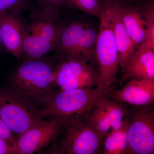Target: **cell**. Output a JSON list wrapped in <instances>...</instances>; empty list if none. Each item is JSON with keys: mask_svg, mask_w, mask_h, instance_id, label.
<instances>
[{"mask_svg": "<svg viewBox=\"0 0 154 154\" xmlns=\"http://www.w3.org/2000/svg\"><path fill=\"white\" fill-rule=\"evenodd\" d=\"M63 27L52 6L36 11L26 24L23 54L29 59H40L55 50Z\"/></svg>", "mask_w": 154, "mask_h": 154, "instance_id": "1", "label": "cell"}, {"mask_svg": "<svg viewBox=\"0 0 154 154\" xmlns=\"http://www.w3.org/2000/svg\"><path fill=\"white\" fill-rule=\"evenodd\" d=\"M11 82L17 94L41 103L55 86V67L39 59H30L17 67Z\"/></svg>", "mask_w": 154, "mask_h": 154, "instance_id": "2", "label": "cell"}, {"mask_svg": "<svg viewBox=\"0 0 154 154\" xmlns=\"http://www.w3.org/2000/svg\"><path fill=\"white\" fill-rule=\"evenodd\" d=\"M110 91L104 88L74 89L53 92L41 102L43 118L85 116L97 101L107 96Z\"/></svg>", "mask_w": 154, "mask_h": 154, "instance_id": "3", "label": "cell"}, {"mask_svg": "<svg viewBox=\"0 0 154 154\" xmlns=\"http://www.w3.org/2000/svg\"><path fill=\"white\" fill-rule=\"evenodd\" d=\"M95 59L99 68L97 87L111 91L119 66L118 50L110 19V3L102 5Z\"/></svg>", "mask_w": 154, "mask_h": 154, "instance_id": "4", "label": "cell"}, {"mask_svg": "<svg viewBox=\"0 0 154 154\" xmlns=\"http://www.w3.org/2000/svg\"><path fill=\"white\" fill-rule=\"evenodd\" d=\"M0 117L17 139L44 119L30 101L6 90H0Z\"/></svg>", "mask_w": 154, "mask_h": 154, "instance_id": "5", "label": "cell"}, {"mask_svg": "<svg viewBox=\"0 0 154 154\" xmlns=\"http://www.w3.org/2000/svg\"><path fill=\"white\" fill-rule=\"evenodd\" d=\"M63 127L64 135L54 154L99 153L103 139L86 122L84 116L67 117Z\"/></svg>", "mask_w": 154, "mask_h": 154, "instance_id": "6", "label": "cell"}, {"mask_svg": "<svg viewBox=\"0 0 154 154\" xmlns=\"http://www.w3.org/2000/svg\"><path fill=\"white\" fill-rule=\"evenodd\" d=\"M91 62L82 57H62L55 67V86L60 90L96 88L99 71Z\"/></svg>", "mask_w": 154, "mask_h": 154, "instance_id": "7", "label": "cell"}, {"mask_svg": "<svg viewBox=\"0 0 154 154\" xmlns=\"http://www.w3.org/2000/svg\"><path fill=\"white\" fill-rule=\"evenodd\" d=\"M107 96L99 99L84 118L87 123L104 139L121 127L127 110L122 102L110 100Z\"/></svg>", "mask_w": 154, "mask_h": 154, "instance_id": "8", "label": "cell"}, {"mask_svg": "<svg viewBox=\"0 0 154 154\" xmlns=\"http://www.w3.org/2000/svg\"><path fill=\"white\" fill-rule=\"evenodd\" d=\"M44 119L21 134L14 147L16 154H32L40 152L57 137L66 118Z\"/></svg>", "mask_w": 154, "mask_h": 154, "instance_id": "9", "label": "cell"}, {"mask_svg": "<svg viewBox=\"0 0 154 154\" xmlns=\"http://www.w3.org/2000/svg\"><path fill=\"white\" fill-rule=\"evenodd\" d=\"M128 154L154 153V112L149 107L138 110L129 120Z\"/></svg>", "mask_w": 154, "mask_h": 154, "instance_id": "10", "label": "cell"}, {"mask_svg": "<svg viewBox=\"0 0 154 154\" xmlns=\"http://www.w3.org/2000/svg\"><path fill=\"white\" fill-rule=\"evenodd\" d=\"M26 24L19 13L0 14V26L3 46L6 52L20 60L24 54L23 44Z\"/></svg>", "mask_w": 154, "mask_h": 154, "instance_id": "11", "label": "cell"}, {"mask_svg": "<svg viewBox=\"0 0 154 154\" xmlns=\"http://www.w3.org/2000/svg\"><path fill=\"white\" fill-rule=\"evenodd\" d=\"M110 96L112 100L135 106L150 105L154 102V80L132 78Z\"/></svg>", "mask_w": 154, "mask_h": 154, "instance_id": "12", "label": "cell"}, {"mask_svg": "<svg viewBox=\"0 0 154 154\" xmlns=\"http://www.w3.org/2000/svg\"><path fill=\"white\" fill-rule=\"evenodd\" d=\"M110 19L118 50L119 66L123 70L137 47L129 37L122 22L121 6L110 3Z\"/></svg>", "mask_w": 154, "mask_h": 154, "instance_id": "13", "label": "cell"}, {"mask_svg": "<svg viewBox=\"0 0 154 154\" xmlns=\"http://www.w3.org/2000/svg\"><path fill=\"white\" fill-rule=\"evenodd\" d=\"M123 71L122 85L132 78L154 80V50L139 46Z\"/></svg>", "mask_w": 154, "mask_h": 154, "instance_id": "14", "label": "cell"}, {"mask_svg": "<svg viewBox=\"0 0 154 154\" xmlns=\"http://www.w3.org/2000/svg\"><path fill=\"white\" fill-rule=\"evenodd\" d=\"M87 27L76 22L63 27L55 48L62 57H75L80 36Z\"/></svg>", "mask_w": 154, "mask_h": 154, "instance_id": "15", "label": "cell"}, {"mask_svg": "<svg viewBox=\"0 0 154 154\" xmlns=\"http://www.w3.org/2000/svg\"><path fill=\"white\" fill-rule=\"evenodd\" d=\"M121 13L127 32L137 47H138L145 37L146 23L142 14L134 9L122 6Z\"/></svg>", "mask_w": 154, "mask_h": 154, "instance_id": "16", "label": "cell"}, {"mask_svg": "<svg viewBox=\"0 0 154 154\" xmlns=\"http://www.w3.org/2000/svg\"><path fill=\"white\" fill-rule=\"evenodd\" d=\"M129 119L125 118L119 129L110 133L105 137L103 142V154H126L128 153V130Z\"/></svg>", "mask_w": 154, "mask_h": 154, "instance_id": "17", "label": "cell"}, {"mask_svg": "<svg viewBox=\"0 0 154 154\" xmlns=\"http://www.w3.org/2000/svg\"><path fill=\"white\" fill-rule=\"evenodd\" d=\"M97 35L94 29L86 27L80 36L75 57L84 58L92 62L96 61L95 50Z\"/></svg>", "mask_w": 154, "mask_h": 154, "instance_id": "18", "label": "cell"}, {"mask_svg": "<svg viewBox=\"0 0 154 154\" xmlns=\"http://www.w3.org/2000/svg\"><path fill=\"white\" fill-rule=\"evenodd\" d=\"M145 21V37L139 46L146 49L154 50V8L149 5L143 10L142 14Z\"/></svg>", "mask_w": 154, "mask_h": 154, "instance_id": "19", "label": "cell"}, {"mask_svg": "<svg viewBox=\"0 0 154 154\" xmlns=\"http://www.w3.org/2000/svg\"><path fill=\"white\" fill-rule=\"evenodd\" d=\"M71 2L86 14L99 18L102 12V5L98 0H69Z\"/></svg>", "mask_w": 154, "mask_h": 154, "instance_id": "20", "label": "cell"}, {"mask_svg": "<svg viewBox=\"0 0 154 154\" xmlns=\"http://www.w3.org/2000/svg\"><path fill=\"white\" fill-rule=\"evenodd\" d=\"M25 0H0V14L19 13L24 8Z\"/></svg>", "mask_w": 154, "mask_h": 154, "instance_id": "21", "label": "cell"}, {"mask_svg": "<svg viewBox=\"0 0 154 154\" xmlns=\"http://www.w3.org/2000/svg\"><path fill=\"white\" fill-rule=\"evenodd\" d=\"M0 139L5 141L11 146L14 147L16 145L17 138L14 133L11 131L10 128L4 122L0 117Z\"/></svg>", "mask_w": 154, "mask_h": 154, "instance_id": "22", "label": "cell"}, {"mask_svg": "<svg viewBox=\"0 0 154 154\" xmlns=\"http://www.w3.org/2000/svg\"><path fill=\"white\" fill-rule=\"evenodd\" d=\"M16 154L14 148L7 143L5 141L0 139V154Z\"/></svg>", "mask_w": 154, "mask_h": 154, "instance_id": "23", "label": "cell"}, {"mask_svg": "<svg viewBox=\"0 0 154 154\" xmlns=\"http://www.w3.org/2000/svg\"><path fill=\"white\" fill-rule=\"evenodd\" d=\"M52 6H61L66 4L67 0H43Z\"/></svg>", "mask_w": 154, "mask_h": 154, "instance_id": "24", "label": "cell"}, {"mask_svg": "<svg viewBox=\"0 0 154 154\" xmlns=\"http://www.w3.org/2000/svg\"><path fill=\"white\" fill-rule=\"evenodd\" d=\"M3 46L2 41V35H1V26H0V51Z\"/></svg>", "mask_w": 154, "mask_h": 154, "instance_id": "25", "label": "cell"}]
</instances>
